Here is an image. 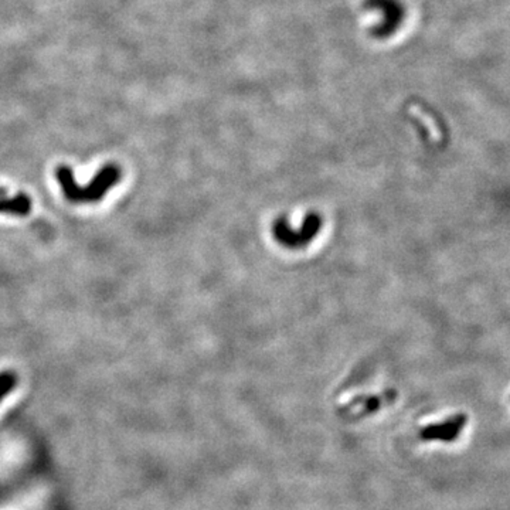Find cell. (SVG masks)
<instances>
[{"instance_id":"obj_1","label":"cell","mask_w":510,"mask_h":510,"mask_svg":"<svg viewBox=\"0 0 510 510\" xmlns=\"http://www.w3.org/2000/svg\"><path fill=\"white\" fill-rule=\"evenodd\" d=\"M57 178L64 190V195L71 202H94L104 197L105 192L112 187L121 178V169L115 165L105 166L93 183L87 189H80L73 178V172L67 166H60L57 169Z\"/></svg>"},{"instance_id":"obj_2","label":"cell","mask_w":510,"mask_h":510,"mask_svg":"<svg viewBox=\"0 0 510 510\" xmlns=\"http://www.w3.org/2000/svg\"><path fill=\"white\" fill-rule=\"evenodd\" d=\"M2 193V190H0ZM30 210V200L23 195L13 200H0V211H9L18 214H26Z\"/></svg>"},{"instance_id":"obj_3","label":"cell","mask_w":510,"mask_h":510,"mask_svg":"<svg viewBox=\"0 0 510 510\" xmlns=\"http://www.w3.org/2000/svg\"><path fill=\"white\" fill-rule=\"evenodd\" d=\"M15 383V376L11 373H5L0 376V395L6 393Z\"/></svg>"}]
</instances>
